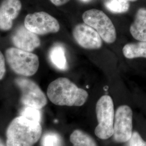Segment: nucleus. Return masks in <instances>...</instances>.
I'll return each instance as SVG.
<instances>
[{"label": "nucleus", "instance_id": "1", "mask_svg": "<svg viewBox=\"0 0 146 146\" xmlns=\"http://www.w3.org/2000/svg\"><path fill=\"white\" fill-rule=\"evenodd\" d=\"M47 93L52 104L61 106H81L88 97L85 90L78 88L66 78H59L52 82L48 87Z\"/></svg>", "mask_w": 146, "mask_h": 146}, {"label": "nucleus", "instance_id": "2", "mask_svg": "<svg viewBox=\"0 0 146 146\" xmlns=\"http://www.w3.org/2000/svg\"><path fill=\"white\" fill-rule=\"evenodd\" d=\"M40 122L20 116L13 120L7 132V146H33L42 134Z\"/></svg>", "mask_w": 146, "mask_h": 146}, {"label": "nucleus", "instance_id": "3", "mask_svg": "<svg viewBox=\"0 0 146 146\" xmlns=\"http://www.w3.org/2000/svg\"><path fill=\"white\" fill-rule=\"evenodd\" d=\"M8 64L15 73L24 76H31L36 73L39 59L36 54L11 47L5 51Z\"/></svg>", "mask_w": 146, "mask_h": 146}, {"label": "nucleus", "instance_id": "4", "mask_svg": "<svg viewBox=\"0 0 146 146\" xmlns=\"http://www.w3.org/2000/svg\"><path fill=\"white\" fill-rule=\"evenodd\" d=\"M96 114L98 125L95 134L100 139H108L113 135L115 117L114 104L110 96L104 95L100 98L96 105Z\"/></svg>", "mask_w": 146, "mask_h": 146}, {"label": "nucleus", "instance_id": "5", "mask_svg": "<svg viewBox=\"0 0 146 146\" xmlns=\"http://www.w3.org/2000/svg\"><path fill=\"white\" fill-rule=\"evenodd\" d=\"M84 23L97 31L102 40L111 44L116 40V31L115 26L104 12L96 9L86 11L82 15Z\"/></svg>", "mask_w": 146, "mask_h": 146}, {"label": "nucleus", "instance_id": "6", "mask_svg": "<svg viewBox=\"0 0 146 146\" xmlns=\"http://www.w3.org/2000/svg\"><path fill=\"white\" fill-rule=\"evenodd\" d=\"M24 24L28 30L40 35L56 33L60 29L58 20L44 11L28 14Z\"/></svg>", "mask_w": 146, "mask_h": 146}, {"label": "nucleus", "instance_id": "7", "mask_svg": "<svg viewBox=\"0 0 146 146\" xmlns=\"http://www.w3.org/2000/svg\"><path fill=\"white\" fill-rule=\"evenodd\" d=\"M15 83L22 93L21 101L25 106L41 109L47 104V98L35 82L26 78H17Z\"/></svg>", "mask_w": 146, "mask_h": 146}, {"label": "nucleus", "instance_id": "8", "mask_svg": "<svg viewBox=\"0 0 146 146\" xmlns=\"http://www.w3.org/2000/svg\"><path fill=\"white\" fill-rule=\"evenodd\" d=\"M133 133V111L127 105L120 106L115 113L114 122V140L119 143L129 140Z\"/></svg>", "mask_w": 146, "mask_h": 146}, {"label": "nucleus", "instance_id": "9", "mask_svg": "<svg viewBox=\"0 0 146 146\" xmlns=\"http://www.w3.org/2000/svg\"><path fill=\"white\" fill-rule=\"evenodd\" d=\"M73 36L80 47L86 49H99L102 46V39L99 33L86 23H80L75 26Z\"/></svg>", "mask_w": 146, "mask_h": 146}, {"label": "nucleus", "instance_id": "10", "mask_svg": "<svg viewBox=\"0 0 146 146\" xmlns=\"http://www.w3.org/2000/svg\"><path fill=\"white\" fill-rule=\"evenodd\" d=\"M12 42L16 48L28 52H33L41 45L37 35L22 26L19 27L13 34Z\"/></svg>", "mask_w": 146, "mask_h": 146}, {"label": "nucleus", "instance_id": "11", "mask_svg": "<svg viewBox=\"0 0 146 146\" xmlns=\"http://www.w3.org/2000/svg\"><path fill=\"white\" fill-rule=\"evenodd\" d=\"M22 9L20 0H3L0 5V29L9 31Z\"/></svg>", "mask_w": 146, "mask_h": 146}, {"label": "nucleus", "instance_id": "12", "mask_svg": "<svg viewBox=\"0 0 146 146\" xmlns=\"http://www.w3.org/2000/svg\"><path fill=\"white\" fill-rule=\"evenodd\" d=\"M129 31L136 41H146V8L141 7L137 10Z\"/></svg>", "mask_w": 146, "mask_h": 146}, {"label": "nucleus", "instance_id": "13", "mask_svg": "<svg viewBox=\"0 0 146 146\" xmlns=\"http://www.w3.org/2000/svg\"><path fill=\"white\" fill-rule=\"evenodd\" d=\"M124 56L128 59L142 58L146 60V41L130 42L122 48Z\"/></svg>", "mask_w": 146, "mask_h": 146}, {"label": "nucleus", "instance_id": "14", "mask_svg": "<svg viewBox=\"0 0 146 146\" xmlns=\"http://www.w3.org/2000/svg\"><path fill=\"white\" fill-rule=\"evenodd\" d=\"M49 57L56 68L61 70H65L68 68L66 50L62 45L58 43L53 45L50 49Z\"/></svg>", "mask_w": 146, "mask_h": 146}, {"label": "nucleus", "instance_id": "15", "mask_svg": "<svg viewBox=\"0 0 146 146\" xmlns=\"http://www.w3.org/2000/svg\"><path fill=\"white\" fill-rule=\"evenodd\" d=\"M70 141L73 146H97L93 137L78 129L75 130L72 133Z\"/></svg>", "mask_w": 146, "mask_h": 146}, {"label": "nucleus", "instance_id": "16", "mask_svg": "<svg viewBox=\"0 0 146 146\" xmlns=\"http://www.w3.org/2000/svg\"><path fill=\"white\" fill-rule=\"evenodd\" d=\"M104 5L108 11L116 14L125 13L130 8V2L128 0H107Z\"/></svg>", "mask_w": 146, "mask_h": 146}, {"label": "nucleus", "instance_id": "17", "mask_svg": "<svg viewBox=\"0 0 146 146\" xmlns=\"http://www.w3.org/2000/svg\"><path fill=\"white\" fill-rule=\"evenodd\" d=\"M42 146H62L61 136L54 132L46 133L42 137Z\"/></svg>", "mask_w": 146, "mask_h": 146}, {"label": "nucleus", "instance_id": "18", "mask_svg": "<svg viewBox=\"0 0 146 146\" xmlns=\"http://www.w3.org/2000/svg\"><path fill=\"white\" fill-rule=\"evenodd\" d=\"M20 116H23L28 120L40 123L41 121V113L40 110L34 107L25 106L21 110Z\"/></svg>", "mask_w": 146, "mask_h": 146}, {"label": "nucleus", "instance_id": "19", "mask_svg": "<svg viewBox=\"0 0 146 146\" xmlns=\"http://www.w3.org/2000/svg\"><path fill=\"white\" fill-rule=\"evenodd\" d=\"M128 142L129 146H146V141L142 139L141 135L137 131L132 133L131 139Z\"/></svg>", "mask_w": 146, "mask_h": 146}, {"label": "nucleus", "instance_id": "20", "mask_svg": "<svg viewBox=\"0 0 146 146\" xmlns=\"http://www.w3.org/2000/svg\"><path fill=\"white\" fill-rule=\"evenodd\" d=\"M5 59L2 52L0 51V80L4 78L5 75Z\"/></svg>", "mask_w": 146, "mask_h": 146}, {"label": "nucleus", "instance_id": "21", "mask_svg": "<svg viewBox=\"0 0 146 146\" xmlns=\"http://www.w3.org/2000/svg\"><path fill=\"white\" fill-rule=\"evenodd\" d=\"M53 5L56 6H61L68 3L70 0H50Z\"/></svg>", "mask_w": 146, "mask_h": 146}, {"label": "nucleus", "instance_id": "22", "mask_svg": "<svg viewBox=\"0 0 146 146\" xmlns=\"http://www.w3.org/2000/svg\"><path fill=\"white\" fill-rule=\"evenodd\" d=\"M0 146H7V144L5 145V143L2 141V140L0 138Z\"/></svg>", "mask_w": 146, "mask_h": 146}, {"label": "nucleus", "instance_id": "23", "mask_svg": "<svg viewBox=\"0 0 146 146\" xmlns=\"http://www.w3.org/2000/svg\"><path fill=\"white\" fill-rule=\"evenodd\" d=\"M129 2H136V1H137L138 0H128Z\"/></svg>", "mask_w": 146, "mask_h": 146}, {"label": "nucleus", "instance_id": "24", "mask_svg": "<svg viewBox=\"0 0 146 146\" xmlns=\"http://www.w3.org/2000/svg\"><path fill=\"white\" fill-rule=\"evenodd\" d=\"M82 1H83L84 2H87V1H88L89 0H82Z\"/></svg>", "mask_w": 146, "mask_h": 146}]
</instances>
